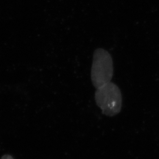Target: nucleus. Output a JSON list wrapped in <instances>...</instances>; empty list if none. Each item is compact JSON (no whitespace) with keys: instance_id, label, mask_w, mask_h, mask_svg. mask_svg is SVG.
Here are the masks:
<instances>
[{"instance_id":"nucleus-1","label":"nucleus","mask_w":159,"mask_h":159,"mask_svg":"<svg viewBox=\"0 0 159 159\" xmlns=\"http://www.w3.org/2000/svg\"><path fill=\"white\" fill-rule=\"evenodd\" d=\"M113 75L112 57L108 51L97 48L93 54L91 67L92 83L97 89L111 82Z\"/></svg>"},{"instance_id":"nucleus-2","label":"nucleus","mask_w":159,"mask_h":159,"mask_svg":"<svg viewBox=\"0 0 159 159\" xmlns=\"http://www.w3.org/2000/svg\"><path fill=\"white\" fill-rule=\"evenodd\" d=\"M96 104L103 114L112 117L119 113L122 106V96L119 87L110 82L97 89L95 93Z\"/></svg>"},{"instance_id":"nucleus-3","label":"nucleus","mask_w":159,"mask_h":159,"mask_svg":"<svg viewBox=\"0 0 159 159\" xmlns=\"http://www.w3.org/2000/svg\"><path fill=\"white\" fill-rule=\"evenodd\" d=\"M1 159H14L13 157H12L11 155H9V154H6V155H4L3 156H2V157L1 158Z\"/></svg>"}]
</instances>
